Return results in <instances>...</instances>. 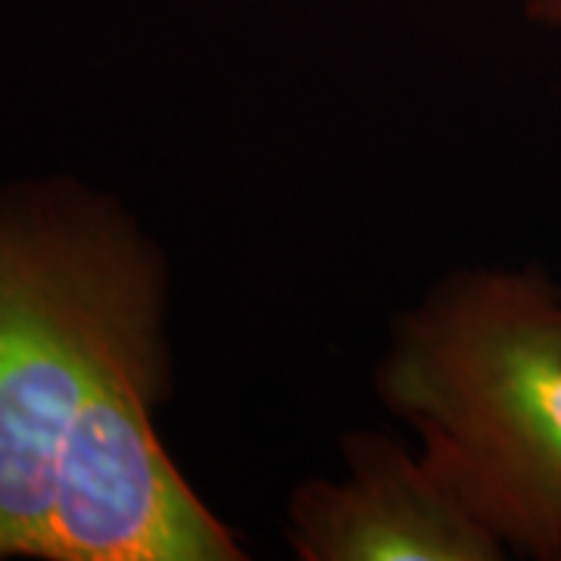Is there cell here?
Returning a JSON list of instances; mask_svg holds the SVG:
<instances>
[{
	"instance_id": "277c9868",
	"label": "cell",
	"mask_w": 561,
	"mask_h": 561,
	"mask_svg": "<svg viewBox=\"0 0 561 561\" xmlns=\"http://www.w3.org/2000/svg\"><path fill=\"white\" fill-rule=\"evenodd\" d=\"M524 13H527V20L537 22L542 28L561 32V0H527Z\"/></svg>"
},
{
	"instance_id": "7a4b0ae2",
	"label": "cell",
	"mask_w": 561,
	"mask_h": 561,
	"mask_svg": "<svg viewBox=\"0 0 561 561\" xmlns=\"http://www.w3.org/2000/svg\"><path fill=\"white\" fill-rule=\"evenodd\" d=\"M421 459L505 546L561 561V284L468 268L409 309L378 368Z\"/></svg>"
},
{
	"instance_id": "3957f363",
	"label": "cell",
	"mask_w": 561,
	"mask_h": 561,
	"mask_svg": "<svg viewBox=\"0 0 561 561\" xmlns=\"http://www.w3.org/2000/svg\"><path fill=\"white\" fill-rule=\"evenodd\" d=\"M287 542L302 561H500L502 546L419 449L359 431L343 440L337 481L300 483Z\"/></svg>"
},
{
	"instance_id": "6da1fadb",
	"label": "cell",
	"mask_w": 561,
	"mask_h": 561,
	"mask_svg": "<svg viewBox=\"0 0 561 561\" xmlns=\"http://www.w3.org/2000/svg\"><path fill=\"white\" fill-rule=\"evenodd\" d=\"M165 359V268L128 213L0 187V559H247L162 446Z\"/></svg>"
}]
</instances>
